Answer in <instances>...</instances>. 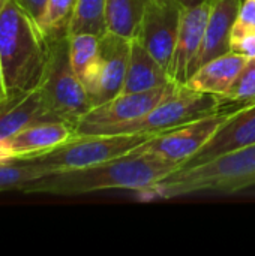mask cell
I'll list each match as a JSON object with an SVG mask.
<instances>
[{
  "label": "cell",
  "mask_w": 255,
  "mask_h": 256,
  "mask_svg": "<svg viewBox=\"0 0 255 256\" xmlns=\"http://www.w3.org/2000/svg\"><path fill=\"white\" fill-rule=\"evenodd\" d=\"M105 4L107 0H77L68 36L78 33L102 36L107 32Z\"/></svg>",
  "instance_id": "20"
},
{
  "label": "cell",
  "mask_w": 255,
  "mask_h": 256,
  "mask_svg": "<svg viewBox=\"0 0 255 256\" xmlns=\"http://www.w3.org/2000/svg\"><path fill=\"white\" fill-rule=\"evenodd\" d=\"M222 106L225 105L221 104L218 96L192 90L185 84H177L174 90L146 116L114 128L105 135H156L189 123Z\"/></svg>",
  "instance_id": "6"
},
{
  "label": "cell",
  "mask_w": 255,
  "mask_h": 256,
  "mask_svg": "<svg viewBox=\"0 0 255 256\" xmlns=\"http://www.w3.org/2000/svg\"><path fill=\"white\" fill-rule=\"evenodd\" d=\"M8 99V93H6V87H5V80H3V72H2V66H0V105Z\"/></svg>",
  "instance_id": "28"
},
{
  "label": "cell",
  "mask_w": 255,
  "mask_h": 256,
  "mask_svg": "<svg viewBox=\"0 0 255 256\" xmlns=\"http://www.w3.org/2000/svg\"><path fill=\"white\" fill-rule=\"evenodd\" d=\"M147 3L149 0H107V32L116 33L126 39L137 38Z\"/></svg>",
  "instance_id": "18"
},
{
  "label": "cell",
  "mask_w": 255,
  "mask_h": 256,
  "mask_svg": "<svg viewBox=\"0 0 255 256\" xmlns=\"http://www.w3.org/2000/svg\"><path fill=\"white\" fill-rule=\"evenodd\" d=\"M50 40V57L39 90L51 114L65 123H75L93 106L90 96L69 62V36Z\"/></svg>",
  "instance_id": "4"
},
{
  "label": "cell",
  "mask_w": 255,
  "mask_h": 256,
  "mask_svg": "<svg viewBox=\"0 0 255 256\" xmlns=\"http://www.w3.org/2000/svg\"><path fill=\"white\" fill-rule=\"evenodd\" d=\"M230 48L248 58L255 57V26H246L239 21L234 22L230 36Z\"/></svg>",
  "instance_id": "24"
},
{
  "label": "cell",
  "mask_w": 255,
  "mask_h": 256,
  "mask_svg": "<svg viewBox=\"0 0 255 256\" xmlns=\"http://www.w3.org/2000/svg\"><path fill=\"white\" fill-rule=\"evenodd\" d=\"M72 124L65 122H41L30 124L0 144L9 160L32 159L65 144L75 136Z\"/></svg>",
  "instance_id": "12"
},
{
  "label": "cell",
  "mask_w": 255,
  "mask_h": 256,
  "mask_svg": "<svg viewBox=\"0 0 255 256\" xmlns=\"http://www.w3.org/2000/svg\"><path fill=\"white\" fill-rule=\"evenodd\" d=\"M170 74L158 63L147 48L137 39H131L129 62L122 93H140L171 84Z\"/></svg>",
  "instance_id": "17"
},
{
  "label": "cell",
  "mask_w": 255,
  "mask_h": 256,
  "mask_svg": "<svg viewBox=\"0 0 255 256\" xmlns=\"http://www.w3.org/2000/svg\"><path fill=\"white\" fill-rule=\"evenodd\" d=\"M101 36L78 33L69 36V62L83 84L90 78L99 58Z\"/></svg>",
  "instance_id": "19"
},
{
  "label": "cell",
  "mask_w": 255,
  "mask_h": 256,
  "mask_svg": "<svg viewBox=\"0 0 255 256\" xmlns=\"http://www.w3.org/2000/svg\"><path fill=\"white\" fill-rule=\"evenodd\" d=\"M212 2H206L195 8H183L179 26L177 42L170 68L173 82L183 86L194 74L195 62L203 46L204 32L210 15Z\"/></svg>",
  "instance_id": "11"
},
{
  "label": "cell",
  "mask_w": 255,
  "mask_h": 256,
  "mask_svg": "<svg viewBox=\"0 0 255 256\" xmlns=\"http://www.w3.org/2000/svg\"><path fill=\"white\" fill-rule=\"evenodd\" d=\"M44 176L41 166L30 159L0 162V192L23 190L27 183Z\"/></svg>",
  "instance_id": "21"
},
{
  "label": "cell",
  "mask_w": 255,
  "mask_h": 256,
  "mask_svg": "<svg viewBox=\"0 0 255 256\" xmlns=\"http://www.w3.org/2000/svg\"><path fill=\"white\" fill-rule=\"evenodd\" d=\"M177 168L158 158L131 150L126 154L92 166L39 177L27 183L21 192L72 196L123 189L135 194L155 186Z\"/></svg>",
  "instance_id": "1"
},
{
  "label": "cell",
  "mask_w": 255,
  "mask_h": 256,
  "mask_svg": "<svg viewBox=\"0 0 255 256\" xmlns=\"http://www.w3.org/2000/svg\"><path fill=\"white\" fill-rule=\"evenodd\" d=\"M41 122L60 120L48 110L39 87L8 96L0 105V144L21 129Z\"/></svg>",
  "instance_id": "14"
},
{
  "label": "cell",
  "mask_w": 255,
  "mask_h": 256,
  "mask_svg": "<svg viewBox=\"0 0 255 256\" xmlns=\"http://www.w3.org/2000/svg\"><path fill=\"white\" fill-rule=\"evenodd\" d=\"M246 62L248 57L234 51H228L201 64L189 76L185 86L201 93L222 98L233 87Z\"/></svg>",
  "instance_id": "15"
},
{
  "label": "cell",
  "mask_w": 255,
  "mask_h": 256,
  "mask_svg": "<svg viewBox=\"0 0 255 256\" xmlns=\"http://www.w3.org/2000/svg\"><path fill=\"white\" fill-rule=\"evenodd\" d=\"M252 186H255V144L207 162L177 168L155 186L134 195L141 201H158L206 192L234 194Z\"/></svg>",
  "instance_id": "3"
},
{
  "label": "cell",
  "mask_w": 255,
  "mask_h": 256,
  "mask_svg": "<svg viewBox=\"0 0 255 256\" xmlns=\"http://www.w3.org/2000/svg\"><path fill=\"white\" fill-rule=\"evenodd\" d=\"M6 160H9V159H8V156L5 154V152H3L2 147H0V162H6Z\"/></svg>",
  "instance_id": "29"
},
{
  "label": "cell",
  "mask_w": 255,
  "mask_h": 256,
  "mask_svg": "<svg viewBox=\"0 0 255 256\" xmlns=\"http://www.w3.org/2000/svg\"><path fill=\"white\" fill-rule=\"evenodd\" d=\"M176 86V82H171L165 87L149 92L120 93L104 104L95 105L75 123V134L105 135L114 128L131 123L152 111L174 90Z\"/></svg>",
  "instance_id": "8"
},
{
  "label": "cell",
  "mask_w": 255,
  "mask_h": 256,
  "mask_svg": "<svg viewBox=\"0 0 255 256\" xmlns=\"http://www.w3.org/2000/svg\"><path fill=\"white\" fill-rule=\"evenodd\" d=\"M222 105L242 106L255 102V57L248 58L245 68L237 76L227 94L219 98Z\"/></svg>",
  "instance_id": "23"
},
{
  "label": "cell",
  "mask_w": 255,
  "mask_h": 256,
  "mask_svg": "<svg viewBox=\"0 0 255 256\" xmlns=\"http://www.w3.org/2000/svg\"><path fill=\"white\" fill-rule=\"evenodd\" d=\"M77 0H48L41 28L48 39L68 36Z\"/></svg>",
  "instance_id": "22"
},
{
  "label": "cell",
  "mask_w": 255,
  "mask_h": 256,
  "mask_svg": "<svg viewBox=\"0 0 255 256\" xmlns=\"http://www.w3.org/2000/svg\"><path fill=\"white\" fill-rule=\"evenodd\" d=\"M131 39L105 32L101 36L98 63L84 87L92 105L104 104L122 93L129 62Z\"/></svg>",
  "instance_id": "9"
},
{
  "label": "cell",
  "mask_w": 255,
  "mask_h": 256,
  "mask_svg": "<svg viewBox=\"0 0 255 256\" xmlns=\"http://www.w3.org/2000/svg\"><path fill=\"white\" fill-rule=\"evenodd\" d=\"M236 21L246 24V26H255V0H242L240 2Z\"/></svg>",
  "instance_id": "26"
},
{
  "label": "cell",
  "mask_w": 255,
  "mask_h": 256,
  "mask_svg": "<svg viewBox=\"0 0 255 256\" xmlns=\"http://www.w3.org/2000/svg\"><path fill=\"white\" fill-rule=\"evenodd\" d=\"M182 6L176 0H149L137 39L170 74Z\"/></svg>",
  "instance_id": "10"
},
{
  "label": "cell",
  "mask_w": 255,
  "mask_h": 256,
  "mask_svg": "<svg viewBox=\"0 0 255 256\" xmlns=\"http://www.w3.org/2000/svg\"><path fill=\"white\" fill-rule=\"evenodd\" d=\"M50 40L17 0H0V66L8 96L39 87Z\"/></svg>",
  "instance_id": "2"
},
{
  "label": "cell",
  "mask_w": 255,
  "mask_h": 256,
  "mask_svg": "<svg viewBox=\"0 0 255 256\" xmlns=\"http://www.w3.org/2000/svg\"><path fill=\"white\" fill-rule=\"evenodd\" d=\"M252 144H255V102L242 105L233 117L218 129L212 140L183 166L207 162Z\"/></svg>",
  "instance_id": "13"
},
{
  "label": "cell",
  "mask_w": 255,
  "mask_h": 256,
  "mask_svg": "<svg viewBox=\"0 0 255 256\" xmlns=\"http://www.w3.org/2000/svg\"><path fill=\"white\" fill-rule=\"evenodd\" d=\"M182 8H195V6H200L206 2H212V0H176Z\"/></svg>",
  "instance_id": "27"
},
{
  "label": "cell",
  "mask_w": 255,
  "mask_h": 256,
  "mask_svg": "<svg viewBox=\"0 0 255 256\" xmlns=\"http://www.w3.org/2000/svg\"><path fill=\"white\" fill-rule=\"evenodd\" d=\"M17 3L23 9V12L27 14L41 27V22H42L48 0H17Z\"/></svg>",
  "instance_id": "25"
},
{
  "label": "cell",
  "mask_w": 255,
  "mask_h": 256,
  "mask_svg": "<svg viewBox=\"0 0 255 256\" xmlns=\"http://www.w3.org/2000/svg\"><path fill=\"white\" fill-rule=\"evenodd\" d=\"M239 108L240 106L225 105L189 123L152 135L134 150L180 168L186 165L212 140L218 129L228 118H231Z\"/></svg>",
  "instance_id": "7"
},
{
  "label": "cell",
  "mask_w": 255,
  "mask_h": 256,
  "mask_svg": "<svg viewBox=\"0 0 255 256\" xmlns=\"http://www.w3.org/2000/svg\"><path fill=\"white\" fill-rule=\"evenodd\" d=\"M152 135H75L48 153L32 158L45 176L92 166L137 148Z\"/></svg>",
  "instance_id": "5"
},
{
  "label": "cell",
  "mask_w": 255,
  "mask_h": 256,
  "mask_svg": "<svg viewBox=\"0 0 255 256\" xmlns=\"http://www.w3.org/2000/svg\"><path fill=\"white\" fill-rule=\"evenodd\" d=\"M240 2L242 0H212L203 46L197 57L194 72L209 60L231 51L230 36H231V28L237 18Z\"/></svg>",
  "instance_id": "16"
}]
</instances>
